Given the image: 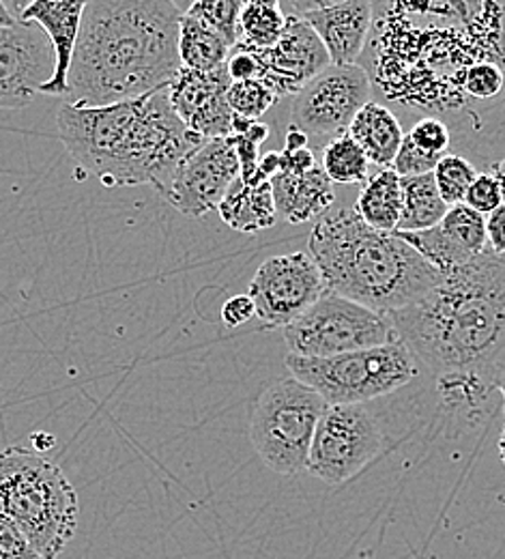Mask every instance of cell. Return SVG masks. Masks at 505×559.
Returning a JSON list of instances; mask_svg holds the SVG:
<instances>
[{"instance_id": "cell-1", "label": "cell", "mask_w": 505, "mask_h": 559, "mask_svg": "<svg viewBox=\"0 0 505 559\" xmlns=\"http://www.w3.org/2000/svg\"><path fill=\"white\" fill-rule=\"evenodd\" d=\"M370 2L363 70L389 104L449 128L465 73L484 63L505 70V0Z\"/></svg>"}, {"instance_id": "cell-2", "label": "cell", "mask_w": 505, "mask_h": 559, "mask_svg": "<svg viewBox=\"0 0 505 559\" xmlns=\"http://www.w3.org/2000/svg\"><path fill=\"white\" fill-rule=\"evenodd\" d=\"M418 364L497 385L505 372V259L491 248L441 274L433 288L387 314Z\"/></svg>"}, {"instance_id": "cell-3", "label": "cell", "mask_w": 505, "mask_h": 559, "mask_svg": "<svg viewBox=\"0 0 505 559\" xmlns=\"http://www.w3.org/2000/svg\"><path fill=\"white\" fill-rule=\"evenodd\" d=\"M181 11L170 0H88L68 75V102L106 106L168 86L181 66Z\"/></svg>"}, {"instance_id": "cell-4", "label": "cell", "mask_w": 505, "mask_h": 559, "mask_svg": "<svg viewBox=\"0 0 505 559\" xmlns=\"http://www.w3.org/2000/svg\"><path fill=\"white\" fill-rule=\"evenodd\" d=\"M57 128L73 162L108 188L153 186L161 192L205 142L172 110L168 86L106 106L65 102Z\"/></svg>"}, {"instance_id": "cell-5", "label": "cell", "mask_w": 505, "mask_h": 559, "mask_svg": "<svg viewBox=\"0 0 505 559\" xmlns=\"http://www.w3.org/2000/svg\"><path fill=\"white\" fill-rule=\"evenodd\" d=\"M308 248L325 290L385 317L422 297L441 278V272L396 230L372 228L356 207L323 213Z\"/></svg>"}, {"instance_id": "cell-6", "label": "cell", "mask_w": 505, "mask_h": 559, "mask_svg": "<svg viewBox=\"0 0 505 559\" xmlns=\"http://www.w3.org/2000/svg\"><path fill=\"white\" fill-rule=\"evenodd\" d=\"M0 512L13 519L41 559H57L77 527V495L65 474L33 450L0 452Z\"/></svg>"}, {"instance_id": "cell-7", "label": "cell", "mask_w": 505, "mask_h": 559, "mask_svg": "<svg viewBox=\"0 0 505 559\" xmlns=\"http://www.w3.org/2000/svg\"><path fill=\"white\" fill-rule=\"evenodd\" d=\"M290 377L303 381L327 405H365L420 377L416 355L400 341L332 357L287 355Z\"/></svg>"}, {"instance_id": "cell-8", "label": "cell", "mask_w": 505, "mask_h": 559, "mask_svg": "<svg viewBox=\"0 0 505 559\" xmlns=\"http://www.w3.org/2000/svg\"><path fill=\"white\" fill-rule=\"evenodd\" d=\"M325 407L323 396L294 377L272 383L258 396L250 418V439L263 463L282 476L305 472Z\"/></svg>"}, {"instance_id": "cell-9", "label": "cell", "mask_w": 505, "mask_h": 559, "mask_svg": "<svg viewBox=\"0 0 505 559\" xmlns=\"http://www.w3.org/2000/svg\"><path fill=\"white\" fill-rule=\"evenodd\" d=\"M282 336L289 353L299 357H332L398 341L385 314L332 290L282 328Z\"/></svg>"}, {"instance_id": "cell-10", "label": "cell", "mask_w": 505, "mask_h": 559, "mask_svg": "<svg viewBox=\"0 0 505 559\" xmlns=\"http://www.w3.org/2000/svg\"><path fill=\"white\" fill-rule=\"evenodd\" d=\"M372 102V82L363 66H329L292 95L290 126L301 130L310 148H325L349 134L361 108Z\"/></svg>"}, {"instance_id": "cell-11", "label": "cell", "mask_w": 505, "mask_h": 559, "mask_svg": "<svg viewBox=\"0 0 505 559\" xmlns=\"http://www.w3.org/2000/svg\"><path fill=\"white\" fill-rule=\"evenodd\" d=\"M381 452L383 430L365 405H327L314 430L305 472L325 485H342Z\"/></svg>"}, {"instance_id": "cell-12", "label": "cell", "mask_w": 505, "mask_h": 559, "mask_svg": "<svg viewBox=\"0 0 505 559\" xmlns=\"http://www.w3.org/2000/svg\"><path fill=\"white\" fill-rule=\"evenodd\" d=\"M323 293L325 282L321 270L308 252L267 259L248 288L256 306V317L267 330L287 328Z\"/></svg>"}, {"instance_id": "cell-13", "label": "cell", "mask_w": 505, "mask_h": 559, "mask_svg": "<svg viewBox=\"0 0 505 559\" xmlns=\"http://www.w3.org/2000/svg\"><path fill=\"white\" fill-rule=\"evenodd\" d=\"M237 179L239 157L232 136L209 139L181 162L159 197L188 217H203L217 210Z\"/></svg>"}, {"instance_id": "cell-14", "label": "cell", "mask_w": 505, "mask_h": 559, "mask_svg": "<svg viewBox=\"0 0 505 559\" xmlns=\"http://www.w3.org/2000/svg\"><path fill=\"white\" fill-rule=\"evenodd\" d=\"M57 68L55 48L35 22L0 26V110L26 108Z\"/></svg>"}, {"instance_id": "cell-15", "label": "cell", "mask_w": 505, "mask_h": 559, "mask_svg": "<svg viewBox=\"0 0 505 559\" xmlns=\"http://www.w3.org/2000/svg\"><path fill=\"white\" fill-rule=\"evenodd\" d=\"M254 48V46H252ZM263 80L278 97L294 95L314 75L332 66V59L301 15H287L285 31L272 48H254Z\"/></svg>"}, {"instance_id": "cell-16", "label": "cell", "mask_w": 505, "mask_h": 559, "mask_svg": "<svg viewBox=\"0 0 505 559\" xmlns=\"http://www.w3.org/2000/svg\"><path fill=\"white\" fill-rule=\"evenodd\" d=\"M232 78L226 66L212 71L181 68L168 84V99L179 119L205 140L232 136V110L226 93Z\"/></svg>"}, {"instance_id": "cell-17", "label": "cell", "mask_w": 505, "mask_h": 559, "mask_svg": "<svg viewBox=\"0 0 505 559\" xmlns=\"http://www.w3.org/2000/svg\"><path fill=\"white\" fill-rule=\"evenodd\" d=\"M396 233L441 274L465 265L489 250L486 215L471 210L465 203L452 205L443 219L426 230Z\"/></svg>"}, {"instance_id": "cell-18", "label": "cell", "mask_w": 505, "mask_h": 559, "mask_svg": "<svg viewBox=\"0 0 505 559\" xmlns=\"http://www.w3.org/2000/svg\"><path fill=\"white\" fill-rule=\"evenodd\" d=\"M323 41L332 66L360 63L372 28V2L349 0L329 9L301 15Z\"/></svg>"}, {"instance_id": "cell-19", "label": "cell", "mask_w": 505, "mask_h": 559, "mask_svg": "<svg viewBox=\"0 0 505 559\" xmlns=\"http://www.w3.org/2000/svg\"><path fill=\"white\" fill-rule=\"evenodd\" d=\"M86 2L88 0H35L20 17L39 24L55 48L57 68L50 82L41 88L44 95H68V75Z\"/></svg>"}, {"instance_id": "cell-20", "label": "cell", "mask_w": 505, "mask_h": 559, "mask_svg": "<svg viewBox=\"0 0 505 559\" xmlns=\"http://www.w3.org/2000/svg\"><path fill=\"white\" fill-rule=\"evenodd\" d=\"M272 192L278 215L289 224H305L318 219L332 210L336 201L334 181L327 177L321 164L303 173H276L272 179Z\"/></svg>"}, {"instance_id": "cell-21", "label": "cell", "mask_w": 505, "mask_h": 559, "mask_svg": "<svg viewBox=\"0 0 505 559\" xmlns=\"http://www.w3.org/2000/svg\"><path fill=\"white\" fill-rule=\"evenodd\" d=\"M349 136L360 144L372 164L392 168L405 139V130L400 119L385 104L368 102L356 115L349 128Z\"/></svg>"}, {"instance_id": "cell-22", "label": "cell", "mask_w": 505, "mask_h": 559, "mask_svg": "<svg viewBox=\"0 0 505 559\" xmlns=\"http://www.w3.org/2000/svg\"><path fill=\"white\" fill-rule=\"evenodd\" d=\"M217 211L224 224L239 233H258L276 226L278 222V210L269 181L248 186L237 179L217 205Z\"/></svg>"}, {"instance_id": "cell-23", "label": "cell", "mask_w": 505, "mask_h": 559, "mask_svg": "<svg viewBox=\"0 0 505 559\" xmlns=\"http://www.w3.org/2000/svg\"><path fill=\"white\" fill-rule=\"evenodd\" d=\"M356 211L361 219L376 230L394 233L402 211L400 175L392 168H381L361 183Z\"/></svg>"}, {"instance_id": "cell-24", "label": "cell", "mask_w": 505, "mask_h": 559, "mask_svg": "<svg viewBox=\"0 0 505 559\" xmlns=\"http://www.w3.org/2000/svg\"><path fill=\"white\" fill-rule=\"evenodd\" d=\"M402 188V211L396 230L416 233L426 230L443 219L449 205L443 201L434 173H424L416 177H400Z\"/></svg>"}, {"instance_id": "cell-25", "label": "cell", "mask_w": 505, "mask_h": 559, "mask_svg": "<svg viewBox=\"0 0 505 559\" xmlns=\"http://www.w3.org/2000/svg\"><path fill=\"white\" fill-rule=\"evenodd\" d=\"M230 55L228 41L214 28L203 24L190 13L179 20V57L188 70L212 71L226 66Z\"/></svg>"}, {"instance_id": "cell-26", "label": "cell", "mask_w": 505, "mask_h": 559, "mask_svg": "<svg viewBox=\"0 0 505 559\" xmlns=\"http://www.w3.org/2000/svg\"><path fill=\"white\" fill-rule=\"evenodd\" d=\"M287 24L280 0H243L239 15V41L254 48H272Z\"/></svg>"}, {"instance_id": "cell-27", "label": "cell", "mask_w": 505, "mask_h": 559, "mask_svg": "<svg viewBox=\"0 0 505 559\" xmlns=\"http://www.w3.org/2000/svg\"><path fill=\"white\" fill-rule=\"evenodd\" d=\"M323 170L334 183L351 186L363 183L370 177V159L363 148L349 134L332 140L323 148Z\"/></svg>"}, {"instance_id": "cell-28", "label": "cell", "mask_w": 505, "mask_h": 559, "mask_svg": "<svg viewBox=\"0 0 505 559\" xmlns=\"http://www.w3.org/2000/svg\"><path fill=\"white\" fill-rule=\"evenodd\" d=\"M433 173L436 188L449 207L465 201L469 186L480 175L476 164L460 153H445L434 166Z\"/></svg>"}, {"instance_id": "cell-29", "label": "cell", "mask_w": 505, "mask_h": 559, "mask_svg": "<svg viewBox=\"0 0 505 559\" xmlns=\"http://www.w3.org/2000/svg\"><path fill=\"white\" fill-rule=\"evenodd\" d=\"M226 99L235 115L261 119L280 97L263 80H237L230 82Z\"/></svg>"}, {"instance_id": "cell-30", "label": "cell", "mask_w": 505, "mask_h": 559, "mask_svg": "<svg viewBox=\"0 0 505 559\" xmlns=\"http://www.w3.org/2000/svg\"><path fill=\"white\" fill-rule=\"evenodd\" d=\"M243 0H196L185 13L194 15L217 35H221L232 48L239 41V15Z\"/></svg>"}, {"instance_id": "cell-31", "label": "cell", "mask_w": 505, "mask_h": 559, "mask_svg": "<svg viewBox=\"0 0 505 559\" xmlns=\"http://www.w3.org/2000/svg\"><path fill=\"white\" fill-rule=\"evenodd\" d=\"M407 136L413 140L422 151L434 153V155H445L452 148V132L436 117L418 119Z\"/></svg>"}, {"instance_id": "cell-32", "label": "cell", "mask_w": 505, "mask_h": 559, "mask_svg": "<svg viewBox=\"0 0 505 559\" xmlns=\"http://www.w3.org/2000/svg\"><path fill=\"white\" fill-rule=\"evenodd\" d=\"M443 155H434L422 151L413 140L405 134L402 144L394 157L392 170H396L400 177H416V175H424V173H433L434 166L438 164Z\"/></svg>"}, {"instance_id": "cell-33", "label": "cell", "mask_w": 505, "mask_h": 559, "mask_svg": "<svg viewBox=\"0 0 505 559\" xmlns=\"http://www.w3.org/2000/svg\"><path fill=\"white\" fill-rule=\"evenodd\" d=\"M462 203L469 205L471 210L482 213V215L493 213L504 203V192H502V186H500L497 177L491 170L480 173L476 177V181L469 186Z\"/></svg>"}, {"instance_id": "cell-34", "label": "cell", "mask_w": 505, "mask_h": 559, "mask_svg": "<svg viewBox=\"0 0 505 559\" xmlns=\"http://www.w3.org/2000/svg\"><path fill=\"white\" fill-rule=\"evenodd\" d=\"M0 559H41L20 525L0 512Z\"/></svg>"}, {"instance_id": "cell-35", "label": "cell", "mask_w": 505, "mask_h": 559, "mask_svg": "<svg viewBox=\"0 0 505 559\" xmlns=\"http://www.w3.org/2000/svg\"><path fill=\"white\" fill-rule=\"evenodd\" d=\"M254 317H256V306L248 293L235 295L221 306V321L226 328L245 325Z\"/></svg>"}, {"instance_id": "cell-36", "label": "cell", "mask_w": 505, "mask_h": 559, "mask_svg": "<svg viewBox=\"0 0 505 559\" xmlns=\"http://www.w3.org/2000/svg\"><path fill=\"white\" fill-rule=\"evenodd\" d=\"M486 237H489V248L495 254H505V201L486 215Z\"/></svg>"}, {"instance_id": "cell-37", "label": "cell", "mask_w": 505, "mask_h": 559, "mask_svg": "<svg viewBox=\"0 0 505 559\" xmlns=\"http://www.w3.org/2000/svg\"><path fill=\"white\" fill-rule=\"evenodd\" d=\"M289 7V15H305L312 11H321V9H329L349 0H280Z\"/></svg>"}, {"instance_id": "cell-38", "label": "cell", "mask_w": 505, "mask_h": 559, "mask_svg": "<svg viewBox=\"0 0 505 559\" xmlns=\"http://www.w3.org/2000/svg\"><path fill=\"white\" fill-rule=\"evenodd\" d=\"M303 146H310V140H308V136H305L301 130H297V128L289 126V130H287V139H285V148H287V151H297V148H303Z\"/></svg>"}, {"instance_id": "cell-39", "label": "cell", "mask_w": 505, "mask_h": 559, "mask_svg": "<svg viewBox=\"0 0 505 559\" xmlns=\"http://www.w3.org/2000/svg\"><path fill=\"white\" fill-rule=\"evenodd\" d=\"M33 2H35V0H2V4L9 9V13H11L15 20H20L22 13H24Z\"/></svg>"}, {"instance_id": "cell-40", "label": "cell", "mask_w": 505, "mask_h": 559, "mask_svg": "<svg viewBox=\"0 0 505 559\" xmlns=\"http://www.w3.org/2000/svg\"><path fill=\"white\" fill-rule=\"evenodd\" d=\"M31 441H33L35 450H50L57 443V439L52 435H46V432H33Z\"/></svg>"}, {"instance_id": "cell-41", "label": "cell", "mask_w": 505, "mask_h": 559, "mask_svg": "<svg viewBox=\"0 0 505 559\" xmlns=\"http://www.w3.org/2000/svg\"><path fill=\"white\" fill-rule=\"evenodd\" d=\"M491 173L497 177V181H500V186H502V192H504L505 201V157L497 159V162L491 166Z\"/></svg>"}, {"instance_id": "cell-42", "label": "cell", "mask_w": 505, "mask_h": 559, "mask_svg": "<svg viewBox=\"0 0 505 559\" xmlns=\"http://www.w3.org/2000/svg\"><path fill=\"white\" fill-rule=\"evenodd\" d=\"M17 20L9 13V9L2 4V0H0V26H13Z\"/></svg>"}, {"instance_id": "cell-43", "label": "cell", "mask_w": 505, "mask_h": 559, "mask_svg": "<svg viewBox=\"0 0 505 559\" xmlns=\"http://www.w3.org/2000/svg\"><path fill=\"white\" fill-rule=\"evenodd\" d=\"M170 2H172L181 13H185V11H188L196 0H170Z\"/></svg>"}, {"instance_id": "cell-44", "label": "cell", "mask_w": 505, "mask_h": 559, "mask_svg": "<svg viewBox=\"0 0 505 559\" xmlns=\"http://www.w3.org/2000/svg\"><path fill=\"white\" fill-rule=\"evenodd\" d=\"M500 456H502V461H504L505 467V421L504 428H502V435H500Z\"/></svg>"}, {"instance_id": "cell-45", "label": "cell", "mask_w": 505, "mask_h": 559, "mask_svg": "<svg viewBox=\"0 0 505 559\" xmlns=\"http://www.w3.org/2000/svg\"><path fill=\"white\" fill-rule=\"evenodd\" d=\"M497 390H500V394H502V399L505 401V372L500 377V381H497Z\"/></svg>"}]
</instances>
